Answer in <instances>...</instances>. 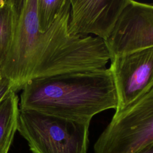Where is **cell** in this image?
I'll list each match as a JSON object with an SVG mask.
<instances>
[{
  "label": "cell",
  "mask_w": 153,
  "mask_h": 153,
  "mask_svg": "<svg viewBox=\"0 0 153 153\" xmlns=\"http://www.w3.org/2000/svg\"><path fill=\"white\" fill-rule=\"evenodd\" d=\"M117 106L109 68L32 79L19 99L20 110L89 124L96 114Z\"/></svg>",
  "instance_id": "obj_1"
},
{
  "label": "cell",
  "mask_w": 153,
  "mask_h": 153,
  "mask_svg": "<svg viewBox=\"0 0 153 153\" xmlns=\"http://www.w3.org/2000/svg\"><path fill=\"white\" fill-rule=\"evenodd\" d=\"M70 11V0H66L51 26L46 32L40 33L31 62L29 81L106 68L110 55L103 39L69 33Z\"/></svg>",
  "instance_id": "obj_2"
},
{
  "label": "cell",
  "mask_w": 153,
  "mask_h": 153,
  "mask_svg": "<svg viewBox=\"0 0 153 153\" xmlns=\"http://www.w3.org/2000/svg\"><path fill=\"white\" fill-rule=\"evenodd\" d=\"M89 123L20 109L17 131L32 153H87Z\"/></svg>",
  "instance_id": "obj_3"
},
{
  "label": "cell",
  "mask_w": 153,
  "mask_h": 153,
  "mask_svg": "<svg viewBox=\"0 0 153 153\" xmlns=\"http://www.w3.org/2000/svg\"><path fill=\"white\" fill-rule=\"evenodd\" d=\"M153 143V87L113 117L94 145V153H137Z\"/></svg>",
  "instance_id": "obj_4"
},
{
  "label": "cell",
  "mask_w": 153,
  "mask_h": 153,
  "mask_svg": "<svg viewBox=\"0 0 153 153\" xmlns=\"http://www.w3.org/2000/svg\"><path fill=\"white\" fill-rule=\"evenodd\" d=\"M36 9L37 0H22L14 39L0 68L1 75L11 82L14 92L22 90L28 81L32 57L41 32Z\"/></svg>",
  "instance_id": "obj_5"
},
{
  "label": "cell",
  "mask_w": 153,
  "mask_h": 153,
  "mask_svg": "<svg viewBox=\"0 0 153 153\" xmlns=\"http://www.w3.org/2000/svg\"><path fill=\"white\" fill-rule=\"evenodd\" d=\"M105 43L110 60L153 47V4L128 0Z\"/></svg>",
  "instance_id": "obj_6"
},
{
  "label": "cell",
  "mask_w": 153,
  "mask_h": 153,
  "mask_svg": "<svg viewBox=\"0 0 153 153\" xmlns=\"http://www.w3.org/2000/svg\"><path fill=\"white\" fill-rule=\"evenodd\" d=\"M118 111L153 87V47L110 60Z\"/></svg>",
  "instance_id": "obj_7"
},
{
  "label": "cell",
  "mask_w": 153,
  "mask_h": 153,
  "mask_svg": "<svg viewBox=\"0 0 153 153\" xmlns=\"http://www.w3.org/2000/svg\"><path fill=\"white\" fill-rule=\"evenodd\" d=\"M128 2V0H70L69 33L80 37L91 33L106 41Z\"/></svg>",
  "instance_id": "obj_8"
},
{
  "label": "cell",
  "mask_w": 153,
  "mask_h": 153,
  "mask_svg": "<svg viewBox=\"0 0 153 153\" xmlns=\"http://www.w3.org/2000/svg\"><path fill=\"white\" fill-rule=\"evenodd\" d=\"M22 0H0V68L15 35Z\"/></svg>",
  "instance_id": "obj_9"
},
{
  "label": "cell",
  "mask_w": 153,
  "mask_h": 153,
  "mask_svg": "<svg viewBox=\"0 0 153 153\" xmlns=\"http://www.w3.org/2000/svg\"><path fill=\"white\" fill-rule=\"evenodd\" d=\"M19 97L12 91L0 102V153H8L17 131Z\"/></svg>",
  "instance_id": "obj_10"
},
{
  "label": "cell",
  "mask_w": 153,
  "mask_h": 153,
  "mask_svg": "<svg viewBox=\"0 0 153 153\" xmlns=\"http://www.w3.org/2000/svg\"><path fill=\"white\" fill-rule=\"evenodd\" d=\"M66 0H37V18L39 30L46 32L53 25Z\"/></svg>",
  "instance_id": "obj_11"
},
{
  "label": "cell",
  "mask_w": 153,
  "mask_h": 153,
  "mask_svg": "<svg viewBox=\"0 0 153 153\" xmlns=\"http://www.w3.org/2000/svg\"><path fill=\"white\" fill-rule=\"evenodd\" d=\"M13 91L12 84L7 79L2 78L0 81V102Z\"/></svg>",
  "instance_id": "obj_12"
},
{
  "label": "cell",
  "mask_w": 153,
  "mask_h": 153,
  "mask_svg": "<svg viewBox=\"0 0 153 153\" xmlns=\"http://www.w3.org/2000/svg\"><path fill=\"white\" fill-rule=\"evenodd\" d=\"M137 153H153V143L147 146Z\"/></svg>",
  "instance_id": "obj_13"
},
{
  "label": "cell",
  "mask_w": 153,
  "mask_h": 153,
  "mask_svg": "<svg viewBox=\"0 0 153 153\" xmlns=\"http://www.w3.org/2000/svg\"><path fill=\"white\" fill-rule=\"evenodd\" d=\"M2 76H1V74H0V81L1 80V79H2Z\"/></svg>",
  "instance_id": "obj_14"
}]
</instances>
